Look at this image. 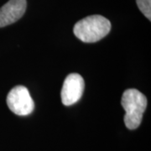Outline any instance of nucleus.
I'll return each mask as SVG.
<instances>
[{"mask_svg": "<svg viewBox=\"0 0 151 151\" xmlns=\"http://www.w3.org/2000/svg\"><path fill=\"white\" fill-rule=\"evenodd\" d=\"M111 30V23L105 17L91 15L77 22L73 32L85 43H94L104 38Z\"/></svg>", "mask_w": 151, "mask_h": 151, "instance_id": "1", "label": "nucleus"}, {"mask_svg": "<svg viewBox=\"0 0 151 151\" xmlns=\"http://www.w3.org/2000/svg\"><path fill=\"white\" fill-rule=\"evenodd\" d=\"M121 104L126 113L124 115L126 127L129 129H136L140 125L147 107V98L137 89H128L123 94Z\"/></svg>", "mask_w": 151, "mask_h": 151, "instance_id": "2", "label": "nucleus"}, {"mask_svg": "<svg viewBox=\"0 0 151 151\" xmlns=\"http://www.w3.org/2000/svg\"><path fill=\"white\" fill-rule=\"evenodd\" d=\"M7 104L14 113L26 116L32 113L35 103L29 90L24 86H14L7 96Z\"/></svg>", "mask_w": 151, "mask_h": 151, "instance_id": "3", "label": "nucleus"}, {"mask_svg": "<svg viewBox=\"0 0 151 151\" xmlns=\"http://www.w3.org/2000/svg\"><path fill=\"white\" fill-rule=\"evenodd\" d=\"M85 82L82 76L77 73H70L65 77L60 92L61 102L65 106H70L81 99Z\"/></svg>", "mask_w": 151, "mask_h": 151, "instance_id": "4", "label": "nucleus"}, {"mask_svg": "<svg viewBox=\"0 0 151 151\" xmlns=\"http://www.w3.org/2000/svg\"><path fill=\"white\" fill-rule=\"evenodd\" d=\"M26 0H9L0 8V28L18 21L25 13Z\"/></svg>", "mask_w": 151, "mask_h": 151, "instance_id": "5", "label": "nucleus"}, {"mask_svg": "<svg viewBox=\"0 0 151 151\" xmlns=\"http://www.w3.org/2000/svg\"><path fill=\"white\" fill-rule=\"evenodd\" d=\"M137 5L143 14L149 19H151V0H136Z\"/></svg>", "mask_w": 151, "mask_h": 151, "instance_id": "6", "label": "nucleus"}]
</instances>
